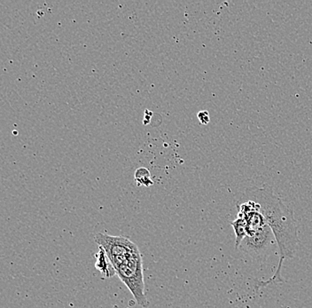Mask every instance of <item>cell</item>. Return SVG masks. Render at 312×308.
<instances>
[{
	"label": "cell",
	"instance_id": "2",
	"mask_svg": "<svg viewBox=\"0 0 312 308\" xmlns=\"http://www.w3.org/2000/svg\"><path fill=\"white\" fill-rule=\"evenodd\" d=\"M110 262L113 265L115 273L128 287L136 302L143 308H148L149 303L145 294L141 253L139 252H132L124 256L113 259Z\"/></svg>",
	"mask_w": 312,
	"mask_h": 308
},
{
	"label": "cell",
	"instance_id": "6",
	"mask_svg": "<svg viewBox=\"0 0 312 308\" xmlns=\"http://www.w3.org/2000/svg\"><path fill=\"white\" fill-rule=\"evenodd\" d=\"M135 180L138 184V186H145L150 187L154 184V181L151 179V174L147 168H139L136 171L134 175Z\"/></svg>",
	"mask_w": 312,
	"mask_h": 308
},
{
	"label": "cell",
	"instance_id": "5",
	"mask_svg": "<svg viewBox=\"0 0 312 308\" xmlns=\"http://www.w3.org/2000/svg\"><path fill=\"white\" fill-rule=\"evenodd\" d=\"M234 228L235 234V249L238 250L243 240L247 235V222L241 217H237V219L230 223Z\"/></svg>",
	"mask_w": 312,
	"mask_h": 308
},
{
	"label": "cell",
	"instance_id": "4",
	"mask_svg": "<svg viewBox=\"0 0 312 308\" xmlns=\"http://www.w3.org/2000/svg\"><path fill=\"white\" fill-rule=\"evenodd\" d=\"M273 240L275 238L273 231L266 225L259 230L247 234L238 250L250 256H262L268 250Z\"/></svg>",
	"mask_w": 312,
	"mask_h": 308
},
{
	"label": "cell",
	"instance_id": "7",
	"mask_svg": "<svg viewBox=\"0 0 312 308\" xmlns=\"http://www.w3.org/2000/svg\"><path fill=\"white\" fill-rule=\"evenodd\" d=\"M107 254L102 248L100 247L99 253L97 254V262H96V267L97 269L100 271L101 273H104L107 277H109L111 274L109 273L108 270V261H107Z\"/></svg>",
	"mask_w": 312,
	"mask_h": 308
},
{
	"label": "cell",
	"instance_id": "1",
	"mask_svg": "<svg viewBox=\"0 0 312 308\" xmlns=\"http://www.w3.org/2000/svg\"><path fill=\"white\" fill-rule=\"evenodd\" d=\"M247 191L260 205L261 213L264 215L266 224L273 231L279 250L278 266L274 275L267 281L257 282V286L285 283L281 275L283 262L285 260L295 258L300 242L294 211L275 195L273 187L270 186L250 187L247 188Z\"/></svg>",
	"mask_w": 312,
	"mask_h": 308
},
{
	"label": "cell",
	"instance_id": "8",
	"mask_svg": "<svg viewBox=\"0 0 312 308\" xmlns=\"http://www.w3.org/2000/svg\"><path fill=\"white\" fill-rule=\"evenodd\" d=\"M197 117H198L200 124H202V125H207L209 123V115H208V111H200L197 115Z\"/></svg>",
	"mask_w": 312,
	"mask_h": 308
},
{
	"label": "cell",
	"instance_id": "3",
	"mask_svg": "<svg viewBox=\"0 0 312 308\" xmlns=\"http://www.w3.org/2000/svg\"><path fill=\"white\" fill-rule=\"evenodd\" d=\"M94 240L99 246L104 250L109 261L118 257L124 256L129 253L139 252V248L133 242L123 236L97 234Z\"/></svg>",
	"mask_w": 312,
	"mask_h": 308
},
{
	"label": "cell",
	"instance_id": "9",
	"mask_svg": "<svg viewBox=\"0 0 312 308\" xmlns=\"http://www.w3.org/2000/svg\"><path fill=\"white\" fill-rule=\"evenodd\" d=\"M113 308H118V307H117V306H115Z\"/></svg>",
	"mask_w": 312,
	"mask_h": 308
}]
</instances>
